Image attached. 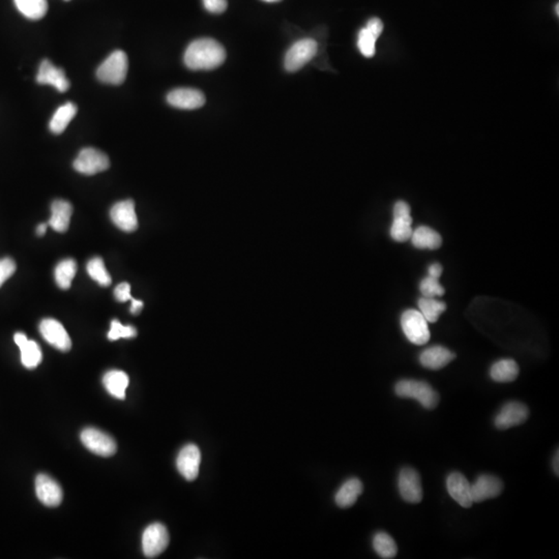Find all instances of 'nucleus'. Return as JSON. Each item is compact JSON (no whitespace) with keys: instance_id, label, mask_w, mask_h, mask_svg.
I'll list each match as a JSON object with an SVG mask.
<instances>
[{"instance_id":"nucleus-1","label":"nucleus","mask_w":559,"mask_h":559,"mask_svg":"<svg viewBox=\"0 0 559 559\" xmlns=\"http://www.w3.org/2000/svg\"><path fill=\"white\" fill-rule=\"evenodd\" d=\"M226 59L224 47L214 39L194 41L187 46L183 57L185 65L193 71H210L223 65Z\"/></svg>"},{"instance_id":"nucleus-2","label":"nucleus","mask_w":559,"mask_h":559,"mask_svg":"<svg viewBox=\"0 0 559 559\" xmlns=\"http://www.w3.org/2000/svg\"><path fill=\"white\" fill-rule=\"evenodd\" d=\"M395 393L404 399H416L426 409H434L439 402V396L429 383L425 381L404 379L395 385Z\"/></svg>"},{"instance_id":"nucleus-3","label":"nucleus","mask_w":559,"mask_h":559,"mask_svg":"<svg viewBox=\"0 0 559 559\" xmlns=\"http://www.w3.org/2000/svg\"><path fill=\"white\" fill-rule=\"evenodd\" d=\"M129 61L123 51L117 50L111 53L108 59L99 67L96 76L103 83L119 85L127 78Z\"/></svg>"},{"instance_id":"nucleus-4","label":"nucleus","mask_w":559,"mask_h":559,"mask_svg":"<svg viewBox=\"0 0 559 559\" xmlns=\"http://www.w3.org/2000/svg\"><path fill=\"white\" fill-rule=\"evenodd\" d=\"M401 327L404 335L412 344L425 345L430 340L428 321L418 311H405L401 316Z\"/></svg>"},{"instance_id":"nucleus-5","label":"nucleus","mask_w":559,"mask_h":559,"mask_svg":"<svg viewBox=\"0 0 559 559\" xmlns=\"http://www.w3.org/2000/svg\"><path fill=\"white\" fill-rule=\"evenodd\" d=\"M318 50V45L312 39H303L294 43L285 55L284 65L288 72H296L310 63Z\"/></svg>"},{"instance_id":"nucleus-6","label":"nucleus","mask_w":559,"mask_h":559,"mask_svg":"<svg viewBox=\"0 0 559 559\" xmlns=\"http://www.w3.org/2000/svg\"><path fill=\"white\" fill-rule=\"evenodd\" d=\"M168 530L162 523H152L142 534V550L148 558H156L169 545Z\"/></svg>"},{"instance_id":"nucleus-7","label":"nucleus","mask_w":559,"mask_h":559,"mask_svg":"<svg viewBox=\"0 0 559 559\" xmlns=\"http://www.w3.org/2000/svg\"><path fill=\"white\" fill-rule=\"evenodd\" d=\"M110 166L108 156L96 150L88 148L82 150L74 161V168L79 173L85 175H94L107 170Z\"/></svg>"},{"instance_id":"nucleus-8","label":"nucleus","mask_w":559,"mask_h":559,"mask_svg":"<svg viewBox=\"0 0 559 559\" xmlns=\"http://www.w3.org/2000/svg\"><path fill=\"white\" fill-rule=\"evenodd\" d=\"M81 441L86 449L101 457H110L116 453L114 439L96 428H86L82 431Z\"/></svg>"},{"instance_id":"nucleus-9","label":"nucleus","mask_w":559,"mask_h":559,"mask_svg":"<svg viewBox=\"0 0 559 559\" xmlns=\"http://www.w3.org/2000/svg\"><path fill=\"white\" fill-rule=\"evenodd\" d=\"M412 218L410 206L405 201L396 202L394 206V221L391 227V236L398 243H404L411 237Z\"/></svg>"},{"instance_id":"nucleus-10","label":"nucleus","mask_w":559,"mask_h":559,"mask_svg":"<svg viewBox=\"0 0 559 559\" xmlns=\"http://www.w3.org/2000/svg\"><path fill=\"white\" fill-rule=\"evenodd\" d=\"M529 416V410L525 404L517 401L505 404L500 411L495 416V427L499 430H507L511 427L523 424Z\"/></svg>"},{"instance_id":"nucleus-11","label":"nucleus","mask_w":559,"mask_h":559,"mask_svg":"<svg viewBox=\"0 0 559 559\" xmlns=\"http://www.w3.org/2000/svg\"><path fill=\"white\" fill-rule=\"evenodd\" d=\"M398 488L402 498L408 503H420L423 499V488L418 471L405 467L400 471Z\"/></svg>"},{"instance_id":"nucleus-12","label":"nucleus","mask_w":559,"mask_h":559,"mask_svg":"<svg viewBox=\"0 0 559 559\" xmlns=\"http://www.w3.org/2000/svg\"><path fill=\"white\" fill-rule=\"evenodd\" d=\"M200 463H201V451L197 445H185L176 458V467L179 474L187 480H196L199 474Z\"/></svg>"},{"instance_id":"nucleus-13","label":"nucleus","mask_w":559,"mask_h":559,"mask_svg":"<svg viewBox=\"0 0 559 559\" xmlns=\"http://www.w3.org/2000/svg\"><path fill=\"white\" fill-rule=\"evenodd\" d=\"M41 335L50 345L61 352L71 350L72 340L63 325L55 319H44L40 325Z\"/></svg>"},{"instance_id":"nucleus-14","label":"nucleus","mask_w":559,"mask_h":559,"mask_svg":"<svg viewBox=\"0 0 559 559\" xmlns=\"http://www.w3.org/2000/svg\"><path fill=\"white\" fill-rule=\"evenodd\" d=\"M110 218L113 224L125 232L137 230L138 218L133 200H125L114 204L110 210Z\"/></svg>"},{"instance_id":"nucleus-15","label":"nucleus","mask_w":559,"mask_h":559,"mask_svg":"<svg viewBox=\"0 0 559 559\" xmlns=\"http://www.w3.org/2000/svg\"><path fill=\"white\" fill-rule=\"evenodd\" d=\"M36 493L39 500L46 507H59L63 501V489L57 480L41 474L36 478Z\"/></svg>"},{"instance_id":"nucleus-16","label":"nucleus","mask_w":559,"mask_h":559,"mask_svg":"<svg viewBox=\"0 0 559 559\" xmlns=\"http://www.w3.org/2000/svg\"><path fill=\"white\" fill-rule=\"evenodd\" d=\"M503 490L500 478L491 474H482L471 485V498L474 502H482L499 496Z\"/></svg>"},{"instance_id":"nucleus-17","label":"nucleus","mask_w":559,"mask_h":559,"mask_svg":"<svg viewBox=\"0 0 559 559\" xmlns=\"http://www.w3.org/2000/svg\"><path fill=\"white\" fill-rule=\"evenodd\" d=\"M167 102L175 108L194 110L205 104L203 92L194 88H176L169 92Z\"/></svg>"},{"instance_id":"nucleus-18","label":"nucleus","mask_w":559,"mask_h":559,"mask_svg":"<svg viewBox=\"0 0 559 559\" xmlns=\"http://www.w3.org/2000/svg\"><path fill=\"white\" fill-rule=\"evenodd\" d=\"M447 492L451 495L454 500L457 501L461 507H471V485L468 482L467 478L460 474V472H451L447 478Z\"/></svg>"},{"instance_id":"nucleus-19","label":"nucleus","mask_w":559,"mask_h":559,"mask_svg":"<svg viewBox=\"0 0 559 559\" xmlns=\"http://www.w3.org/2000/svg\"><path fill=\"white\" fill-rule=\"evenodd\" d=\"M37 81L40 84L54 86L59 92H65L70 88V82L65 71L61 68L55 67L48 59H45L41 63Z\"/></svg>"},{"instance_id":"nucleus-20","label":"nucleus","mask_w":559,"mask_h":559,"mask_svg":"<svg viewBox=\"0 0 559 559\" xmlns=\"http://www.w3.org/2000/svg\"><path fill=\"white\" fill-rule=\"evenodd\" d=\"M21 352V362L26 368L34 369L42 362V350L37 342L28 340L24 334L17 333L14 337Z\"/></svg>"},{"instance_id":"nucleus-21","label":"nucleus","mask_w":559,"mask_h":559,"mask_svg":"<svg viewBox=\"0 0 559 559\" xmlns=\"http://www.w3.org/2000/svg\"><path fill=\"white\" fill-rule=\"evenodd\" d=\"M455 358V354L447 348L443 346H432L420 354V362L425 368L439 370L449 365Z\"/></svg>"},{"instance_id":"nucleus-22","label":"nucleus","mask_w":559,"mask_h":559,"mask_svg":"<svg viewBox=\"0 0 559 559\" xmlns=\"http://www.w3.org/2000/svg\"><path fill=\"white\" fill-rule=\"evenodd\" d=\"M73 206L65 200H55L51 205V218L49 226L52 227L57 232H65L69 229L71 222Z\"/></svg>"},{"instance_id":"nucleus-23","label":"nucleus","mask_w":559,"mask_h":559,"mask_svg":"<svg viewBox=\"0 0 559 559\" xmlns=\"http://www.w3.org/2000/svg\"><path fill=\"white\" fill-rule=\"evenodd\" d=\"M363 482L358 478H352L346 480L336 493L335 501L338 507L347 509L352 507L363 493Z\"/></svg>"},{"instance_id":"nucleus-24","label":"nucleus","mask_w":559,"mask_h":559,"mask_svg":"<svg viewBox=\"0 0 559 559\" xmlns=\"http://www.w3.org/2000/svg\"><path fill=\"white\" fill-rule=\"evenodd\" d=\"M410 239L412 245L418 249L436 250L440 247L443 243L440 234L434 229L427 226H420L412 231Z\"/></svg>"},{"instance_id":"nucleus-25","label":"nucleus","mask_w":559,"mask_h":559,"mask_svg":"<svg viewBox=\"0 0 559 559\" xmlns=\"http://www.w3.org/2000/svg\"><path fill=\"white\" fill-rule=\"evenodd\" d=\"M103 383L110 395L116 399L123 400L125 398V391L129 387L130 379L127 373L123 371L112 370L105 374Z\"/></svg>"},{"instance_id":"nucleus-26","label":"nucleus","mask_w":559,"mask_h":559,"mask_svg":"<svg viewBox=\"0 0 559 559\" xmlns=\"http://www.w3.org/2000/svg\"><path fill=\"white\" fill-rule=\"evenodd\" d=\"M519 374V367L517 363L509 358L494 363L490 369V376L496 383H511Z\"/></svg>"},{"instance_id":"nucleus-27","label":"nucleus","mask_w":559,"mask_h":559,"mask_svg":"<svg viewBox=\"0 0 559 559\" xmlns=\"http://www.w3.org/2000/svg\"><path fill=\"white\" fill-rule=\"evenodd\" d=\"M76 113H77V107L73 103H67L63 106L59 107L53 115L50 125H49L51 132L54 134L63 133L75 116Z\"/></svg>"},{"instance_id":"nucleus-28","label":"nucleus","mask_w":559,"mask_h":559,"mask_svg":"<svg viewBox=\"0 0 559 559\" xmlns=\"http://www.w3.org/2000/svg\"><path fill=\"white\" fill-rule=\"evenodd\" d=\"M22 15L28 19L40 20L48 11L47 0H14Z\"/></svg>"},{"instance_id":"nucleus-29","label":"nucleus","mask_w":559,"mask_h":559,"mask_svg":"<svg viewBox=\"0 0 559 559\" xmlns=\"http://www.w3.org/2000/svg\"><path fill=\"white\" fill-rule=\"evenodd\" d=\"M77 272V264L73 259L59 262L55 268V281L61 289H69Z\"/></svg>"},{"instance_id":"nucleus-30","label":"nucleus","mask_w":559,"mask_h":559,"mask_svg":"<svg viewBox=\"0 0 559 559\" xmlns=\"http://www.w3.org/2000/svg\"><path fill=\"white\" fill-rule=\"evenodd\" d=\"M373 548L381 558L391 559L397 555L398 548L395 540L387 532H377L373 538Z\"/></svg>"},{"instance_id":"nucleus-31","label":"nucleus","mask_w":559,"mask_h":559,"mask_svg":"<svg viewBox=\"0 0 559 559\" xmlns=\"http://www.w3.org/2000/svg\"><path fill=\"white\" fill-rule=\"evenodd\" d=\"M418 308L424 318L428 323H435L438 321L440 315L447 309V305L440 301L435 300L434 298H420L418 300Z\"/></svg>"},{"instance_id":"nucleus-32","label":"nucleus","mask_w":559,"mask_h":559,"mask_svg":"<svg viewBox=\"0 0 559 559\" xmlns=\"http://www.w3.org/2000/svg\"><path fill=\"white\" fill-rule=\"evenodd\" d=\"M88 272L92 280L98 282L101 286H104V287L110 285L112 282V278H111L102 258L94 257L90 260L88 263Z\"/></svg>"},{"instance_id":"nucleus-33","label":"nucleus","mask_w":559,"mask_h":559,"mask_svg":"<svg viewBox=\"0 0 559 559\" xmlns=\"http://www.w3.org/2000/svg\"><path fill=\"white\" fill-rule=\"evenodd\" d=\"M377 38L367 28H362L358 32V47L365 57H373L376 51Z\"/></svg>"},{"instance_id":"nucleus-34","label":"nucleus","mask_w":559,"mask_h":559,"mask_svg":"<svg viewBox=\"0 0 559 559\" xmlns=\"http://www.w3.org/2000/svg\"><path fill=\"white\" fill-rule=\"evenodd\" d=\"M420 290L425 298H435L445 294V288L439 283L438 278L430 276L423 278L420 284Z\"/></svg>"},{"instance_id":"nucleus-35","label":"nucleus","mask_w":559,"mask_h":559,"mask_svg":"<svg viewBox=\"0 0 559 559\" xmlns=\"http://www.w3.org/2000/svg\"><path fill=\"white\" fill-rule=\"evenodd\" d=\"M136 336H137V329L132 327V325H123L117 321H113L111 323V329L108 333V339L110 341H116L121 338L130 339V338H134Z\"/></svg>"},{"instance_id":"nucleus-36","label":"nucleus","mask_w":559,"mask_h":559,"mask_svg":"<svg viewBox=\"0 0 559 559\" xmlns=\"http://www.w3.org/2000/svg\"><path fill=\"white\" fill-rule=\"evenodd\" d=\"M16 268L15 261L11 258L0 259V287L15 274Z\"/></svg>"},{"instance_id":"nucleus-37","label":"nucleus","mask_w":559,"mask_h":559,"mask_svg":"<svg viewBox=\"0 0 559 559\" xmlns=\"http://www.w3.org/2000/svg\"><path fill=\"white\" fill-rule=\"evenodd\" d=\"M206 11L212 14L224 13L228 7L227 0H202Z\"/></svg>"},{"instance_id":"nucleus-38","label":"nucleus","mask_w":559,"mask_h":559,"mask_svg":"<svg viewBox=\"0 0 559 559\" xmlns=\"http://www.w3.org/2000/svg\"><path fill=\"white\" fill-rule=\"evenodd\" d=\"M114 296L116 298V301L121 303H125L128 301H131L132 296H131V285L127 282L125 283L119 284V285L116 286L114 290Z\"/></svg>"},{"instance_id":"nucleus-39","label":"nucleus","mask_w":559,"mask_h":559,"mask_svg":"<svg viewBox=\"0 0 559 559\" xmlns=\"http://www.w3.org/2000/svg\"><path fill=\"white\" fill-rule=\"evenodd\" d=\"M366 28L376 37L377 39L380 37L383 32V23L379 18H372L369 20L367 23Z\"/></svg>"},{"instance_id":"nucleus-40","label":"nucleus","mask_w":559,"mask_h":559,"mask_svg":"<svg viewBox=\"0 0 559 559\" xmlns=\"http://www.w3.org/2000/svg\"><path fill=\"white\" fill-rule=\"evenodd\" d=\"M428 272L429 276L439 278H440L441 274H443V267H441L440 264L434 263L429 266Z\"/></svg>"},{"instance_id":"nucleus-41","label":"nucleus","mask_w":559,"mask_h":559,"mask_svg":"<svg viewBox=\"0 0 559 559\" xmlns=\"http://www.w3.org/2000/svg\"><path fill=\"white\" fill-rule=\"evenodd\" d=\"M132 306H131V312L132 314L137 315L141 312L142 309H143V302L139 300H135V298H132Z\"/></svg>"},{"instance_id":"nucleus-42","label":"nucleus","mask_w":559,"mask_h":559,"mask_svg":"<svg viewBox=\"0 0 559 559\" xmlns=\"http://www.w3.org/2000/svg\"><path fill=\"white\" fill-rule=\"evenodd\" d=\"M558 460H559V454L558 449H557L556 453H555L554 455V459H553V469H554V472L555 474H556V476H559Z\"/></svg>"},{"instance_id":"nucleus-43","label":"nucleus","mask_w":559,"mask_h":559,"mask_svg":"<svg viewBox=\"0 0 559 559\" xmlns=\"http://www.w3.org/2000/svg\"><path fill=\"white\" fill-rule=\"evenodd\" d=\"M49 224H46V223H43V224H40L37 228V234L39 236H43V235L46 234L47 228H48Z\"/></svg>"},{"instance_id":"nucleus-44","label":"nucleus","mask_w":559,"mask_h":559,"mask_svg":"<svg viewBox=\"0 0 559 559\" xmlns=\"http://www.w3.org/2000/svg\"><path fill=\"white\" fill-rule=\"evenodd\" d=\"M264 3H278V1H281V0H262Z\"/></svg>"},{"instance_id":"nucleus-45","label":"nucleus","mask_w":559,"mask_h":559,"mask_svg":"<svg viewBox=\"0 0 559 559\" xmlns=\"http://www.w3.org/2000/svg\"><path fill=\"white\" fill-rule=\"evenodd\" d=\"M558 8H559V5H558V3H556V9H555V11H556V15H557V16H558V15H559V10H558Z\"/></svg>"}]
</instances>
